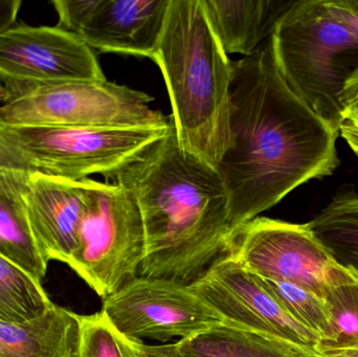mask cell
<instances>
[{
  "mask_svg": "<svg viewBox=\"0 0 358 357\" xmlns=\"http://www.w3.org/2000/svg\"><path fill=\"white\" fill-rule=\"evenodd\" d=\"M132 343H134L138 357H185L176 351L173 344L147 345L142 341H132Z\"/></svg>",
  "mask_w": 358,
  "mask_h": 357,
  "instance_id": "obj_25",
  "label": "cell"
},
{
  "mask_svg": "<svg viewBox=\"0 0 358 357\" xmlns=\"http://www.w3.org/2000/svg\"><path fill=\"white\" fill-rule=\"evenodd\" d=\"M336 18L358 37V0H325Z\"/></svg>",
  "mask_w": 358,
  "mask_h": 357,
  "instance_id": "obj_24",
  "label": "cell"
},
{
  "mask_svg": "<svg viewBox=\"0 0 358 357\" xmlns=\"http://www.w3.org/2000/svg\"><path fill=\"white\" fill-rule=\"evenodd\" d=\"M145 92L111 82L46 84L0 106V119L31 127H167L171 117L151 109Z\"/></svg>",
  "mask_w": 358,
  "mask_h": 357,
  "instance_id": "obj_6",
  "label": "cell"
},
{
  "mask_svg": "<svg viewBox=\"0 0 358 357\" xmlns=\"http://www.w3.org/2000/svg\"><path fill=\"white\" fill-rule=\"evenodd\" d=\"M10 100V94L8 88L0 81V103H6Z\"/></svg>",
  "mask_w": 358,
  "mask_h": 357,
  "instance_id": "obj_29",
  "label": "cell"
},
{
  "mask_svg": "<svg viewBox=\"0 0 358 357\" xmlns=\"http://www.w3.org/2000/svg\"><path fill=\"white\" fill-rule=\"evenodd\" d=\"M173 345L185 357H317L278 337L224 323Z\"/></svg>",
  "mask_w": 358,
  "mask_h": 357,
  "instance_id": "obj_17",
  "label": "cell"
},
{
  "mask_svg": "<svg viewBox=\"0 0 358 357\" xmlns=\"http://www.w3.org/2000/svg\"><path fill=\"white\" fill-rule=\"evenodd\" d=\"M102 312L132 341H183L223 323L191 286L142 276L105 298Z\"/></svg>",
  "mask_w": 358,
  "mask_h": 357,
  "instance_id": "obj_8",
  "label": "cell"
},
{
  "mask_svg": "<svg viewBox=\"0 0 358 357\" xmlns=\"http://www.w3.org/2000/svg\"><path fill=\"white\" fill-rule=\"evenodd\" d=\"M340 132L286 84L266 45L231 61L229 140L217 166L236 232L340 166Z\"/></svg>",
  "mask_w": 358,
  "mask_h": 357,
  "instance_id": "obj_1",
  "label": "cell"
},
{
  "mask_svg": "<svg viewBox=\"0 0 358 357\" xmlns=\"http://www.w3.org/2000/svg\"><path fill=\"white\" fill-rule=\"evenodd\" d=\"M171 0H55L57 27L79 36L102 52L152 60Z\"/></svg>",
  "mask_w": 358,
  "mask_h": 357,
  "instance_id": "obj_11",
  "label": "cell"
},
{
  "mask_svg": "<svg viewBox=\"0 0 358 357\" xmlns=\"http://www.w3.org/2000/svg\"><path fill=\"white\" fill-rule=\"evenodd\" d=\"M78 357H138L131 340L122 335L101 310L81 316Z\"/></svg>",
  "mask_w": 358,
  "mask_h": 357,
  "instance_id": "obj_22",
  "label": "cell"
},
{
  "mask_svg": "<svg viewBox=\"0 0 358 357\" xmlns=\"http://www.w3.org/2000/svg\"><path fill=\"white\" fill-rule=\"evenodd\" d=\"M224 324L278 337L313 354L320 339L294 320L260 278L229 258L191 285Z\"/></svg>",
  "mask_w": 358,
  "mask_h": 357,
  "instance_id": "obj_12",
  "label": "cell"
},
{
  "mask_svg": "<svg viewBox=\"0 0 358 357\" xmlns=\"http://www.w3.org/2000/svg\"><path fill=\"white\" fill-rule=\"evenodd\" d=\"M268 43L290 89L340 132L343 88L358 66L357 36L325 0H300L278 21Z\"/></svg>",
  "mask_w": 358,
  "mask_h": 357,
  "instance_id": "obj_4",
  "label": "cell"
},
{
  "mask_svg": "<svg viewBox=\"0 0 358 357\" xmlns=\"http://www.w3.org/2000/svg\"><path fill=\"white\" fill-rule=\"evenodd\" d=\"M172 123V119H171ZM167 127H31L4 123L29 174L82 180L92 174L111 178L163 138Z\"/></svg>",
  "mask_w": 358,
  "mask_h": 357,
  "instance_id": "obj_5",
  "label": "cell"
},
{
  "mask_svg": "<svg viewBox=\"0 0 358 357\" xmlns=\"http://www.w3.org/2000/svg\"><path fill=\"white\" fill-rule=\"evenodd\" d=\"M94 180H69L33 174L27 193L29 224L46 262L69 264Z\"/></svg>",
  "mask_w": 358,
  "mask_h": 357,
  "instance_id": "obj_13",
  "label": "cell"
},
{
  "mask_svg": "<svg viewBox=\"0 0 358 357\" xmlns=\"http://www.w3.org/2000/svg\"><path fill=\"white\" fill-rule=\"evenodd\" d=\"M317 357H358V348H325L319 350Z\"/></svg>",
  "mask_w": 358,
  "mask_h": 357,
  "instance_id": "obj_28",
  "label": "cell"
},
{
  "mask_svg": "<svg viewBox=\"0 0 358 357\" xmlns=\"http://www.w3.org/2000/svg\"><path fill=\"white\" fill-rule=\"evenodd\" d=\"M111 180L134 196L144 222L138 276L191 286L233 256L237 232L222 180L180 148L173 121L163 138Z\"/></svg>",
  "mask_w": 358,
  "mask_h": 357,
  "instance_id": "obj_2",
  "label": "cell"
},
{
  "mask_svg": "<svg viewBox=\"0 0 358 357\" xmlns=\"http://www.w3.org/2000/svg\"><path fill=\"white\" fill-rule=\"evenodd\" d=\"M340 136L358 156V125L350 122H343L340 127Z\"/></svg>",
  "mask_w": 358,
  "mask_h": 357,
  "instance_id": "obj_27",
  "label": "cell"
},
{
  "mask_svg": "<svg viewBox=\"0 0 358 357\" xmlns=\"http://www.w3.org/2000/svg\"><path fill=\"white\" fill-rule=\"evenodd\" d=\"M42 284L0 256V321L21 324L35 320L52 306Z\"/></svg>",
  "mask_w": 358,
  "mask_h": 357,
  "instance_id": "obj_20",
  "label": "cell"
},
{
  "mask_svg": "<svg viewBox=\"0 0 358 357\" xmlns=\"http://www.w3.org/2000/svg\"><path fill=\"white\" fill-rule=\"evenodd\" d=\"M146 234L138 203L119 184L94 182L67 265L103 300L138 276Z\"/></svg>",
  "mask_w": 358,
  "mask_h": 357,
  "instance_id": "obj_7",
  "label": "cell"
},
{
  "mask_svg": "<svg viewBox=\"0 0 358 357\" xmlns=\"http://www.w3.org/2000/svg\"><path fill=\"white\" fill-rule=\"evenodd\" d=\"M231 258L260 278L292 283L322 298L328 270L336 263L308 224L266 217L239 228Z\"/></svg>",
  "mask_w": 358,
  "mask_h": 357,
  "instance_id": "obj_10",
  "label": "cell"
},
{
  "mask_svg": "<svg viewBox=\"0 0 358 357\" xmlns=\"http://www.w3.org/2000/svg\"><path fill=\"white\" fill-rule=\"evenodd\" d=\"M0 81L13 99L46 84L106 77L94 50L76 34L14 24L0 33Z\"/></svg>",
  "mask_w": 358,
  "mask_h": 357,
  "instance_id": "obj_9",
  "label": "cell"
},
{
  "mask_svg": "<svg viewBox=\"0 0 358 357\" xmlns=\"http://www.w3.org/2000/svg\"><path fill=\"white\" fill-rule=\"evenodd\" d=\"M260 280L294 320L319 337V348L331 341V318L323 298L292 283L263 278Z\"/></svg>",
  "mask_w": 358,
  "mask_h": 357,
  "instance_id": "obj_21",
  "label": "cell"
},
{
  "mask_svg": "<svg viewBox=\"0 0 358 357\" xmlns=\"http://www.w3.org/2000/svg\"><path fill=\"white\" fill-rule=\"evenodd\" d=\"M206 16L227 54L250 56L271 37L278 21L294 1L202 0Z\"/></svg>",
  "mask_w": 358,
  "mask_h": 357,
  "instance_id": "obj_14",
  "label": "cell"
},
{
  "mask_svg": "<svg viewBox=\"0 0 358 357\" xmlns=\"http://www.w3.org/2000/svg\"><path fill=\"white\" fill-rule=\"evenodd\" d=\"M307 224L336 263L358 274V192L353 184L341 187Z\"/></svg>",
  "mask_w": 358,
  "mask_h": 357,
  "instance_id": "obj_18",
  "label": "cell"
},
{
  "mask_svg": "<svg viewBox=\"0 0 358 357\" xmlns=\"http://www.w3.org/2000/svg\"><path fill=\"white\" fill-rule=\"evenodd\" d=\"M78 314L52 304L21 324L0 321V357H78Z\"/></svg>",
  "mask_w": 358,
  "mask_h": 357,
  "instance_id": "obj_16",
  "label": "cell"
},
{
  "mask_svg": "<svg viewBox=\"0 0 358 357\" xmlns=\"http://www.w3.org/2000/svg\"><path fill=\"white\" fill-rule=\"evenodd\" d=\"M323 299L331 318L334 337L325 348H358V274L334 263L328 270Z\"/></svg>",
  "mask_w": 358,
  "mask_h": 357,
  "instance_id": "obj_19",
  "label": "cell"
},
{
  "mask_svg": "<svg viewBox=\"0 0 358 357\" xmlns=\"http://www.w3.org/2000/svg\"><path fill=\"white\" fill-rule=\"evenodd\" d=\"M21 4V0H0V33L15 24Z\"/></svg>",
  "mask_w": 358,
  "mask_h": 357,
  "instance_id": "obj_26",
  "label": "cell"
},
{
  "mask_svg": "<svg viewBox=\"0 0 358 357\" xmlns=\"http://www.w3.org/2000/svg\"><path fill=\"white\" fill-rule=\"evenodd\" d=\"M33 174L0 170V256L41 284L48 270L27 209V193Z\"/></svg>",
  "mask_w": 358,
  "mask_h": 357,
  "instance_id": "obj_15",
  "label": "cell"
},
{
  "mask_svg": "<svg viewBox=\"0 0 358 357\" xmlns=\"http://www.w3.org/2000/svg\"><path fill=\"white\" fill-rule=\"evenodd\" d=\"M341 102L344 122L358 125V66L345 82Z\"/></svg>",
  "mask_w": 358,
  "mask_h": 357,
  "instance_id": "obj_23",
  "label": "cell"
},
{
  "mask_svg": "<svg viewBox=\"0 0 358 357\" xmlns=\"http://www.w3.org/2000/svg\"><path fill=\"white\" fill-rule=\"evenodd\" d=\"M152 60L167 85L179 146L216 169L229 140L231 61L202 0H171Z\"/></svg>",
  "mask_w": 358,
  "mask_h": 357,
  "instance_id": "obj_3",
  "label": "cell"
}]
</instances>
